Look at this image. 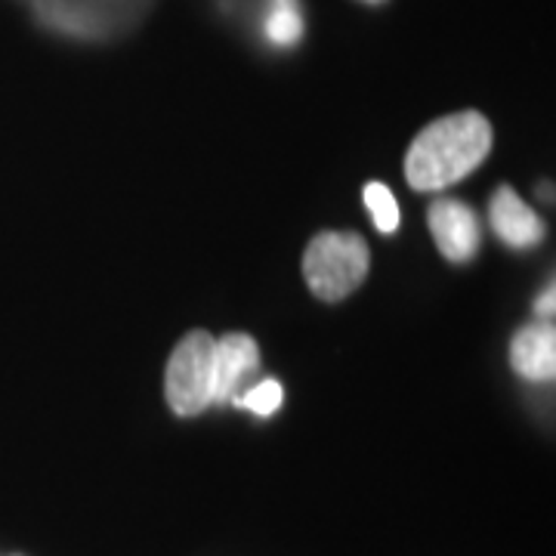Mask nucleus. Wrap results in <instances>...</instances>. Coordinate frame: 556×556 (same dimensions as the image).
I'll use <instances>...</instances> for the list:
<instances>
[{"label": "nucleus", "mask_w": 556, "mask_h": 556, "mask_svg": "<svg viewBox=\"0 0 556 556\" xmlns=\"http://www.w3.org/2000/svg\"><path fill=\"white\" fill-rule=\"evenodd\" d=\"M492 124L479 112H455L424 127L405 155L412 189L439 192L470 177L492 152Z\"/></svg>", "instance_id": "obj_1"}, {"label": "nucleus", "mask_w": 556, "mask_h": 556, "mask_svg": "<svg viewBox=\"0 0 556 556\" xmlns=\"http://www.w3.org/2000/svg\"><path fill=\"white\" fill-rule=\"evenodd\" d=\"M371 269L368 244L356 232H321L303 254V276L318 300L350 298Z\"/></svg>", "instance_id": "obj_2"}, {"label": "nucleus", "mask_w": 556, "mask_h": 556, "mask_svg": "<svg viewBox=\"0 0 556 556\" xmlns=\"http://www.w3.org/2000/svg\"><path fill=\"white\" fill-rule=\"evenodd\" d=\"M214 334L189 331L170 353L164 393L174 415L195 417L214 405Z\"/></svg>", "instance_id": "obj_3"}, {"label": "nucleus", "mask_w": 556, "mask_h": 556, "mask_svg": "<svg viewBox=\"0 0 556 556\" xmlns=\"http://www.w3.org/2000/svg\"><path fill=\"white\" fill-rule=\"evenodd\" d=\"M430 232L437 241L439 254L452 263L473 260L479 251V219L477 214L455 199H439L430 204Z\"/></svg>", "instance_id": "obj_4"}, {"label": "nucleus", "mask_w": 556, "mask_h": 556, "mask_svg": "<svg viewBox=\"0 0 556 556\" xmlns=\"http://www.w3.org/2000/svg\"><path fill=\"white\" fill-rule=\"evenodd\" d=\"M260 368V350L248 334H223L214 346V402H236L241 383Z\"/></svg>", "instance_id": "obj_5"}, {"label": "nucleus", "mask_w": 556, "mask_h": 556, "mask_svg": "<svg viewBox=\"0 0 556 556\" xmlns=\"http://www.w3.org/2000/svg\"><path fill=\"white\" fill-rule=\"evenodd\" d=\"M492 226L497 239L510 248H532L544 239V223L510 186H501L492 199Z\"/></svg>", "instance_id": "obj_6"}, {"label": "nucleus", "mask_w": 556, "mask_h": 556, "mask_svg": "<svg viewBox=\"0 0 556 556\" xmlns=\"http://www.w3.org/2000/svg\"><path fill=\"white\" fill-rule=\"evenodd\" d=\"M510 362L517 368V375L526 380H554L556 375V331L554 325H529L522 328L514 343H510Z\"/></svg>", "instance_id": "obj_7"}, {"label": "nucleus", "mask_w": 556, "mask_h": 556, "mask_svg": "<svg viewBox=\"0 0 556 556\" xmlns=\"http://www.w3.org/2000/svg\"><path fill=\"white\" fill-rule=\"evenodd\" d=\"M266 35L276 47H291L303 35V20H300L298 0H273L269 20H266Z\"/></svg>", "instance_id": "obj_8"}, {"label": "nucleus", "mask_w": 556, "mask_h": 556, "mask_svg": "<svg viewBox=\"0 0 556 556\" xmlns=\"http://www.w3.org/2000/svg\"><path fill=\"white\" fill-rule=\"evenodd\" d=\"M365 204H368L371 219H375V226H378L383 236L396 232L399 204L396 199H393V192H390L383 182H368V186H365Z\"/></svg>", "instance_id": "obj_9"}, {"label": "nucleus", "mask_w": 556, "mask_h": 556, "mask_svg": "<svg viewBox=\"0 0 556 556\" xmlns=\"http://www.w3.org/2000/svg\"><path fill=\"white\" fill-rule=\"evenodd\" d=\"M236 402H239L241 408H251L260 417L276 415L278 405H281V383L278 380H260L254 390L236 396Z\"/></svg>", "instance_id": "obj_10"}, {"label": "nucleus", "mask_w": 556, "mask_h": 556, "mask_svg": "<svg viewBox=\"0 0 556 556\" xmlns=\"http://www.w3.org/2000/svg\"><path fill=\"white\" fill-rule=\"evenodd\" d=\"M554 288H547V294L538 300V313H541V316H554Z\"/></svg>", "instance_id": "obj_11"}, {"label": "nucleus", "mask_w": 556, "mask_h": 556, "mask_svg": "<svg viewBox=\"0 0 556 556\" xmlns=\"http://www.w3.org/2000/svg\"><path fill=\"white\" fill-rule=\"evenodd\" d=\"M365 3H383V0H365Z\"/></svg>", "instance_id": "obj_12"}]
</instances>
